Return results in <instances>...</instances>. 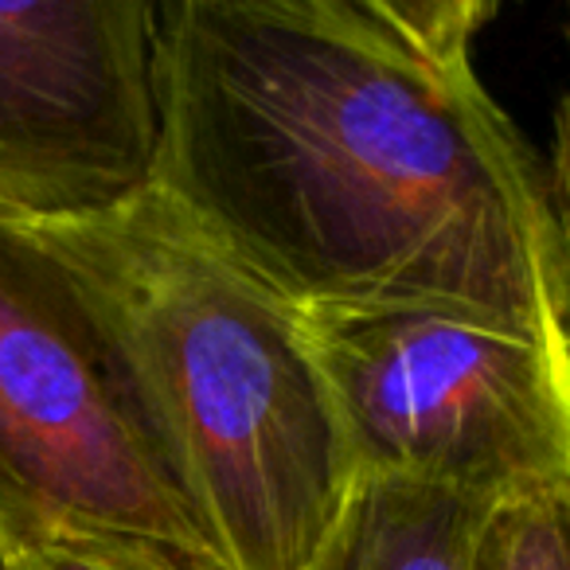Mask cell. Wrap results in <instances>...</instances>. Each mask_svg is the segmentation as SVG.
Here are the masks:
<instances>
[{
  "label": "cell",
  "mask_w": 570,
  "mask_h": 570,
  "mask_svg": "<svg viewBox=\"0 0 570 570\" xmlns=\"http://www.w3.org/2000/svg\"><path fill=\"white\" fill-rule=\"evenodd\" d=\"M492 508L453 484L364 473L305 570H473Z\"/></svg>",
  "instance_id": "8992f818"
},
{
  "label": "cell",
  "mask_w": 570,
  "mask_h": 570,
  "mask_svg": "<svg viewBox=\"0 0 570 570\" xmlns=\"http://www.w3.org/2000/svg\"><path fill=\"white\" fill-rule=\"evenodd\" d=\"M0 570H227L219 562L129 535H59L4 551Z\"/></svg>",
  "instance_id": "ba28073f"
},
{
  "label": "cell",
  "mask_w": 570,
  "mask_h": 570,
  "mask_svg": "<svg viewBox=\"0 0 570 570\" xmlns=\"http://www.w3.org/2000/svg\"><path fill=\"white\" fill-rule=\"evenodd\" d=\"M356 476L497 504L570 489V348L469 313H305Z\"/></svg>",
  "instance_id": "3957f363"
},
{
  "label": "cell",
  "mask_w": 570,
  "mask_h": 570,
  "mask_svg": "<svg viewBox=\"0 0 570 570\" xmlns=\"http://www.w3.org/2000/svg\"><path fill=\"white\" fill-rule=\"evenodd\" d=\"M32 227L79 285L168 481L223 567H309L356 469L305 313L157 188Z\"/></svg>",
  "instance_id": "7a4b0ae2"
},
{
  "label": "cell",
  "mask_w": 570,
  "mask_h": 570,
  "mask_svg": "<svg viewBox=\"0 0 570 570\" xmlns=\"http://www.w3.org/2000/svg\"><path fill=\"white\" fill-rule=\"evenodd\" d=\"M0 567H4V547H0Z\"/></svg>",
  "instance_id": "30bf717a"
},
{
  "label": "cell",
  "mask_w": 570,
  "mask_h": 570,
  "mask_svg": "<svg viewBox=\"0 0 570 570\" xmlns=\"http://www.w3.org/2000/svg\"><path fill=\"white\" fill-rule=\"evenodd\" d=\"M157 4H0V215L87 219L153 188Z\"/></svg>",
  "instance_id": "5b68a950"
},
{
  "label": "cell",
  "mask_w": 570,
  "mask_h": 570,
  "mask_svg": "<svg viewBox=\"0 0 570 570\" xmlns=\"http://www.w3.org/2000/svg\"><path fill=\"white\" fill-rule=\"evenodd\" d=\"M59 535L153 539L219 562L79 285L32 223L0 215V547Z\"/></svg>",
  "instance_id": "277c9868"
},
{
  "label": "cell",
  "mask_w": 570,
  "mask_h": 570,
  "mask_svg": "<svg viewBox=\"0 0 570 570\" xmlns=\"http://www.w3.org/2000/svg\"><path fill=\"white\" fill-rule=\"evenodd\" d=\"M547 191H551L554 223L562 243V269H567V305H570V87L554 110V145L551 168H547Z\"/></svg>",
  "instance_id": "9c48e42d"
},
{
  "label": "cell",
  "mask_w": 570,
  "mask_h": 570,
  "mask_svg": "<svg viewBox=\"0 0 570 570\" xmlns=\"http://www.w3.org/2000/svg\"><path fill=\"white\" fill-rule=\"evenodd\" d=\"M476 0L157 4L153 188L302 313L442 309L570 348L547 176Z\"/></svg>",
  "instance_id": "6da1fadb"
},
{
  "label": "cell",
  "mask_w": 570,
  "mask_h": 570,
  "mask_svg": "<svg viewBox=\"0 0 570 570\" xmlns=\"http://www.w3.org/2000/svg\"><path fill=\"white\" fill-rule=\"evenodd\" d=\"M473 570H570V489L492 508Z\"/></svg>",
  "instance_id": "52a82bcc"
},
{
  "label": "cell",
  "mask_w": 570,
  "mask_h": 570,
  "mask_svg": "<svg viewBox=\"0 0 570 570\" xmlns=\"http://www.w3.org/2000/svg\"><path fill=\"white\" fill-rule=\"evenodd\" d=\"M567 40H570V24H567Z\"/></svg>",
  "instance_id": "8fae6325"
}]
</instances>
